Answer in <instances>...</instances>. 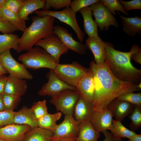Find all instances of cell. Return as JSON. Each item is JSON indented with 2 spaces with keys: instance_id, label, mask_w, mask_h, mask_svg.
Segmentation results:
<instances>
[{
  "instance_id": "cell-22",
  "label": "cell",
  "mask_w": 141,
  "mask_h": 141,
  "mask_svg": "<svg viewBox=\"0 0 141 141\" xmlns=\"http://www.w3.org/2000/svg\"><path fill=\"white\" fill-rule=\"evenodd\" d=\"M85 44L92 52L96 64H99L105 61L104 42L101 39H97L88 37L85 41Z\"/></svg>"
},
{
  "instance_id": "cell-16",
  "label": "cell",
  "mask_w": 141,
  "mask_h": 141,
  "mask_svg": "<svg viewBox=\"0 0 141 141\" xmlns=\"http://www.w3.org/2000/svg\"><path fill=\"white\" fill-rule=\"evenodd\" d=\"M134 108V105L116 98L110 103L106 108L111 111L115 120L121 121L132 113Z\"/></svg>"
},
{
  "instance_id": "cell-38",
  "label": "cell",
  "mask_w": 141,
  "mask_h": 141,
  "mask_svg": "<svg viewBox=\"0 0 141 141\" xmlns=\"http://www.w3.org/2000/svg\"><path fill=\"white\" fill-rule=\"evenodd\" d=\"M15 112L5 110L0 111V128L14 124L13 118Z\"/></svg>"
},
{
  "instance_id": "cell-50",
  "label": "cell",
  "mask_w": 141,
  "mask_h": 141,
  "mask_svg": "<svg viewBox=\"0 0 141 141\" xmlns=\"http://www.w3.org/2000/svg\"><path fill=\"white\" fill-rule=\"evenodd\" d=\"M137 86L138 88L141 90V83L140 82L138 84Z\"/></svg>"
},
{
  "instance_id": "cell-18",
  "label": "cell",
  "mask_w": 141,
  "mask_h": 141,
  "mask_svg": "<svg viewBox=\"0 0 141 141\" xmlns=\"http://www.w3.org/2000/svg\"><path fill=\"white\" fill-rule=\"evenodd\" d=\"M27 87L26 80L9 74L8 76L4 92L21 96L25 94Z\"/></svg>"
},
{
  "instance_id": "cell-27",
  "label": "cell",
  "mask_w": 141,
  "mask_h": 141,
  "mask_svg": "<svg viewBox=\"0 0 141 141\" xmlns=\"http://www.w3.org/2000/svg\"><path fill=\"white\" fill-rule=\"evenodd\" d=\"M0 15L2 18L10 23L17 30L23 32L27 28L25 21L21 19L16 14L5 6L0 8Z\"/></svg>"
},
{
  "instance_id": "cell-33",
  "label": "cell",
  "mask_w": 141,
  "mask_h": 141,
  "mask_svg": "<svg viewBox=\"0 0 141 141\" xmlns=\"http://www.w3.org/2000/svg\"><path fill=\"white\" fill-rule=\"evenodd\" d=\"M116 98L135 105L141 106V93L140 92L137 93L133 92H127L120 95Z\"/></svg>"
},
{
  "instance_id": "cell-20",
  "label": "cell",
  "mask_w": 141,
  "mask_h": 141,
  "mask_svg": "<svg viewBox=\"0 0 141 141\" xmlns=\"http://www.w3.org/2000/svg\"><path fill=\"white\" fill-rule=\"evenodd\" d=\"M79 11L83 19L84 30L89 37L100 39L98 34V26L92 17V12L89 7L83 8Z\"/></svg>"
},
{
  "instance_id": "cell-14",
  "label": "cell",
  "mask_w": 141,
  "mask_h": 141,
  "mask_svg": "<svg viewBox=\"0 0 141 141\" xmlns=\"http://www.w3.org/2000/svg\"><path fill=\"white\" fill-rule=\"evenodd\" d=\"M31 129L27 125H9L0 128V138L6 141H24L25 134Z\"/></svg>"
},
{
  "instance_id": "cell-41",
  "label": "cell",
  "mask_w": 141,
  "mask_h": 141,
  "mask_svg": "<svg viewBox=\"0 0 141 141\" xmlns=\"http://www.w3.org/2000/svg\"><path fill=\"white\" fill-rule=\"evenodd\" d=\"M17 30L8 21L5 19L0 20V32L4 34L11 33Z\"/></svg>"
},
{
  "instance_id": "cell-11",
  "label": "cell",
  "mask_w": 141,
  "mask_h": 141,
  "mask_svg": "<svg viewBox=\"0 0 141 141\" xmlns=\"http://www.w3.org/2000/svg\"><path fill=\"white\" fill-rule=\"evenodd\" d=\"M47 77L48 79V82L38 91L39 96L49 95L52 97L66 90H77L76 87L70 86L59 79L52 70L50 69Z\"/></svg>"
},
{
  "instance_id": "cell-6",
  "label": "cell",
  "mask_w": 141,
  "mask_h": 141,
  "mask_svg": "<svg viewBox=\"0 0 141 141\" xmlns=\"http://www.w3.org/2000/svg\"><path fill=\"white\" fill-rule=\"evenodd\" d=\"M37 16L43 17L50 16L60 21L69 25L75 32L81 43L83 41L85 33L80 28L77 22L76 13L70 7H66L60 11H53L44 10H37L33 13Z\"/></svg>"
},
{
  "instance_id": "cell-31",
  "label": "cell",
  "mask_w": 141,
  "mask_h": 141,
  "mask_svg": "<svg viewBox=\"0 0 141 141\" xmlns=\"http://www.w3.org/2000/svg\"><path fill=\"white\" fill-rule=\"evenodd\" d=\"M5 110L13 111L17 107L21 100V96L7 93L2 94Z\"/></svg>"
},
{
  "instance_id": "cell-40",
  "label": "cell",
  "mask_w": 141,
  "mask_h": 141,
  "mask_svg": "<svg viewBox=\"0 0 141 141\" xmlns=\"http://www.w3.org/2000/svg\"><path fill=\"white\" fill-rule=\"evenodd\" d=\"M25 0H7L4 6L11 11L17 14Z\"/></svg>"
},
{
  "instance_id": "cell-35",
  "label": "cell",
  "mask_w": 141,
  "mask_h": 141,
  "mask_svg": "<svg viewBox=\"0 0 141 141\" xmlns=\"http://www.w3.org/2000/svg\"><path fill=\"white\" fill-rule=\"evenodd\" d=\"M110 12L114 15H116V10L120 11L124 15H128L125 10L123 6L118 0H101Z\"/></svg>"
},
{
  "instance_id": "cell-15",
  "label": "cell",
  "mask_w": 141,
  "mask_h": 141,
  "mask_svg": "<svg viewBox=\"0 0 141 141\" xmlns=\"http://www.w3.org/2000/svg\"><path fill=\"white\" fill-rule=\"evenodd\" d=\"M113 117L111 111L106 108L101 111L94 110L90 121L96 130L102 132L110 130Z\"/></svg>"
},
{
  "instance_id": "cell-24",
  "label": "cell",
  "mask_w": 141,
  "mask_h": 141,
  "mask_svg": "<svg viewBox=\"0 0 141 141\" xmlns=\"http://www.w3.org/2000/svg\"><path fill=\"white\" fill-rule=\"evenodd\" d=\"M45 2V0H25L16 14L21 20H29L30 14L40 9H44Z\"/></svg>"
},
{
  "instance_id": "cell-3",
  "label": "cell",
  "mask_w": 141,
  "mask_h": 141,
  "mask_svg": "<svg viewBox=\"0 0 141 141\" xmlns=\"http://www.w3.org/2000/svg\"><path fill=\"white\" fill-rule=\"evenodd\" d=\"M32 19L31 24L19 38L16 51L17 53L31 50L38 41L53 35L55 18L50 16H33Z\"/></svg>"
},
{
  "instance_id": "cell-4",
  "label": "cell",
  "mask_w": 141,
  "mask_h": 141,
  "mask_svg": "<svg viewBox=\"0 0 141 141\" xmlns=\"http://www.w3.org/2000/svg\"><path fill=\"white\" fill-rule=\"evenodd\" d=\"M18 59L26 68L33 70L42 68L53 70L57 64L45 50L38 46L20 55Z\"/></svg>"
},
{
  "instance_id": "cell-9",
  "label": "cell",
  "mask_w": 141,
  "mask_h": 141,
  "mask_svg": "<svg viewBox=\"0 0 141 141\" xmlns=\"http://www.w3.org/2000/svg\"><path fill=\"white\" fill-rule=\"evenodd\" d=\"M0 63L10 75L24 79L31 80L33 78L25 66L14 58L10 50L0 54Z\"/></svg>"
},
{
  "instance_id": "cell-25",
  "label": "cell",
  "mask_w": 141,
  "mask_h": 141,
  "mask_svg": "<svg viewBox=\"0 0 141 141\" xmlns=\"http://www.w3.org/2000/svg\"><path fill=\"white\" fill-rule=\"evenodd\" d=\"M122 20L123 31L127 35L132 37L136 34H141V18L139 16L130 17H126L118 12Z\"/></svg>"
},
{
  "instance_id": "cell-28",
  "label": "cell",
  "mask_w": 141,
  "mask_h": 141,
  "mask_svg": "<svg viewBox=\"0 0 141 141\" xmlns=\"http://www.w3.org/2000/svg\"><path fill=\"white\" fill-rule=\"evenodd\" d=\"M19 38L17 35L12 33L0 34V54L11 49L16 51Z\"/></svg>"
},
{
  "instance_id": "cell-5",
  "label": "cell",
  "mask_w": 141,
  "mask_h": 141,
  "mask_svg": "<svg viewBox=\"0 0 141 141\" xmlns=\"http://www.w3.org/2000/svg\"><path fill=\"white\" fill-rule=\"evenodd\" d=\"M52 70L61 80L76 87L80 80L89 72V69L75 61L70 64H57Z\"/></svg>"
},
{
  "instance_id": "cell-43",
  "label": "cell",
  "mask_w": 141,
  "mask_h": 141,
  "mask_svg": "<svg viewBox=\"0 0 141 141\" xmlns=\"http://www.w3.org/2000/svg\"><path fill=\"white\" fill-rule=\"evenodd\" d=\"M131 59L134 60L136 62L141 64V48L135 51L131 55Z\"/></svg>"
},
{
  "instance_id": "cell-10",
  "label": "cell",
  "mask_w": 141,
  "mask_h": 141,
  "mask_svg": "<svg viewBox=\"0 0 141 141\" xmlns=\"http://www.w3.org/2000/svg\"><path fill=\"white\" fill-rule=\"evenodd\" d=\"M35 45L42 48L59 64L61 55L68 51L69 49L56 35L51 36L41 39Z\"/></svg>"
},
{
  "instance_id": "cell-13",
  "label": "cell",
  "mask_w": 141,
  "mask_h": 141,
  "mask_svg": "<svg viewBox=\"0 0 141 141\" xmlns=\"http://www.w3.org/2000/svg\"><path fill=\"white\" fill-rule=\"evenodd\" d=\"M53 35L57 36L69 49L82 55H85L88 48L85 44L75 40L66 29L56 25L53 28Z\"/></svg>"
},
{
  "instance_id": "cell-42",
  "label": "cell",
  "mask_w": 141,
  "mask_h": 141,
  "mask_svg": "<svg viewBox=\"0 0 141 141\" xmlns=\"http://www.w3.org/2000/svg\"><path fill=\"white\" fill-rule=\"evenodd\" d=\"M105 137V139L103 141H123L121 139H118L115 138L111 133L107 130L102 132Z\"/></svg>"
},
{
  "instance_id": "cell-17",
  "label": "cell",
  "mask_w": 141,
  "mask_h": 141,
  "mask_svg": "<svg viewBox=\"0 0 141 141\" xmlns=\"http://www.w3.org/2000/svg\"><path fill=\"white\" fill-rule=\"evenodd\" d=\"M80 95L88 102L92 103L94 96L93 75L89 70L79 81L76 87Z\"/></svg>"
},
{
  "instance_id": "cell-36",
  "label": "cell",
  "mask_w": 141,
  "mask_h": 141,
  "mask_svg": "<svg viewBox=\"0 0 141 141\" xmlns=\"http://www.w3.org/2000/svg\"><path fill=\"white\" fill-rule=\"evenodd\" d=\"M70 0H46L44 10H48L51 7L56 10L70 7Z\"/></svg>"
},
{
  "instance_id": "cell-34",
  "label": "cell",
  "mask_w": 141,
  "mask_h": 141,
  "mask_svg": "<svg viewBox=\"0 0 141 141\" xmlns=\"http://www.w3.org/2000/svg\"><path fill=\"white\" fill-rule=\"evenodd\" d=\"M31 108L38 120L48 114L46 101L44 100L34 102Z\"/></svg>"
},
{
  "instance_id": "cell-26",
  "label": "cell",
  "mask_w": 141,
  "mask_h": 141,
  "mask_svg": "<svg viewBox=\"0 0 141 141\" xmlns=\"http://www.w3.org/2000/svg\"><path fill=\"white\" fill-rule=\"evenodd\" d=\"M53 136L51 131L37 127L26 133L24 141H51Z\"/></svg>"
},
{
  "instance_id": "cell-45",
  "label": "cell",
  "mask_w": 141,
  "mask_h": 141,
  "mask_svg": "<svg viewBox=\"0 0 141 141\" xmlns=\"http://www.w3.org/2000/svg\"><path fill=\"white\" fill-rule=\"evenodd\" d=\"M51 141H76L75 139L66 137L51 138Z\"/></svg>"
},
{
  "instance_id": "cell-21",
  "label": "cell",
  "mask_w": 141,
  "mask_h": 141,
  "mask_svg": "<svg viewBox=\"0 0 141 141\" xmlns=\"http://www.w3.org/2000/svg\"><path fill=\"white\" fill-rule=\"evenodd\" d=\"M14 124L30 126L32 129L38 127L37 120L31 108L23 106L17 112H15L13 118Z\"/></svg>"
},
{
  "instance_id": "cell-49",
  "label": "cell",
  "mask_w": 141,
  "mask_h": 141,
  "mask_svg": "<svg viewBox=\"0 0 141 141\" xmlns=\"http://www.w3.org/2000/svg\"><path fill=\"white\" fill-rule=\"evenodd\" d=\"M7 0H0V8L4 7Z\"/></svg>"
},
{
  "instance_id": "cell-32",
  "label": "cell",
  "mask_w": 141,
  "mask_h": 141,
  "mask_svg": "<svg viewBox=\"0 0 141 141\" xmlns=\"http://www.w3.org/2000/svg\"><path fill=\"white\" fill-rule=\"evenodd\" d=\"M134 105V109L129 117L131 121L130 127L135 132L141 126V106Z\"/></svg>"
},
{
  "instance_id": "cell-12",
  "label": "cell",
  "mask_w": 141,
  "mask_h": 141,
  "mask_svg": "<svg viewBox=\"0 0 141 141\" xmlns=\"http://www.w3.org/2000/svg\"><path fill=\"white\" fill-rule=\"evenodd\" d=\"M79 125L73 115H65L63 121L58 125L53 132L51 138L66 137L76 139L78 135Z\"/></svg>"
},
{
  "instance_id": "cell-37",
  "label": "cell",
  "mask_w": 141,
  "mask_h": 141,
  "mask_svg": "<svg viewBox=\"0 0 141 141\" xmlns=\"http://www.w3.org/2000/svg\"><path fill=\"white\" fill-rule=\"evenodd\" d=\"M100 0H74L71 2L70 7L76 13L81 9L89 7L92 4L99 1Z\"/></svg>"
},
{
  "instance_id": "cell-30",
  "label": "cell",
  "mask_w": 141,
  "mask_h": 141,
  "mask_svg": "<svg viewBox=\"0 0 141 141\" xmlns=\"http://www.w3.org/2000/svg\"><path fill=\"white\" fill-rule=\"evenodd\" d=\"M121 121L113 119L112 126L110 130L115 138L120 139L122 138H127L135 135L137 134L125 127Z\"/></svg>"
},
{
  "instance_id": "cell-7",
  "label": "cell",
  "mask_w": 141,
  "mask_h": 141,
  "mask_svg": "<svg viewBox=\"0 0 141 141\" xmlns=\"http://www.w3.org/2000/svg\"><path fill=\"white\" fill-rule=\"evenodd\" d=\"M80 96L77 90H66L51 97L50 102L58 111L65 115H73L74 107Z\"/></svg>"
},
{
  "instance_id": "cell-47",
  "label": "cell",
  "mask_w": 141,
  "mask_h": 141,
  "mask_svg": "<svg viewBox=\"0 0 141 141\" xmlns=\"http://www.w3.org/2000/svg\"><path fill=\"white\" fill-rule=\"evenodd\" d=\"M7 73V71L0 63V75H4Z\"/></svg>"
},
{
  "instance_id": "cell-39",
  "label": "cell",
  "mask_w": 141,
  "mask_h": 141,
  "mask_svg": "<svg viewBox=\"0 0 141 141\" xmlns=\"http://www.w3.org/2000/svg\"><path fill=\"white\" fill-rule=\"evenodd\" d=\"M126 12L134 9H141V0H132L129 1L119 0Z\"/></svg>"
},
{
  "instance_id": "cell-46",
  "label": "cell",
  "mask_w": 141,
  "mask_h": 141,
  "mask_svg": "<svg viewBox=\"0 0 141 141\" xmlns=\"http://www.w3.org/2000/svg\"><path fill=\"white\" fill-rule=\"evenodd\" d=\"M128 139V141H141V134H136Z\"/></svg>"
},
{
  "instance_id": "cell-23",
  "label": "cell",
  "mask_w": 141,
  "mask_h": 141,
  "mask_svg": "<svg viewBox=\"0 0 141 141\" xmlns=\"http://www.w3.org/2000/svg\"><path fill=\"white\" fill-rule=\"evenodd\" d=\"M79 125L76 141H97L101 136L100 133L94 128L90 121H83Z\"/></svg>"
},
{
  "instance_id": "cell-19",
  "label": "cell",
  "mask_w": 141,
  "mask_h": 141,
  "mask_svg": "<svg viewBox=\"0 0 141 141\" xmlns=\"http://www.w3.org/2000/svg\"><path fill=\"white\" fill-rule=\"evenodd\" d=\"M93 111L92 103L80 96L74 107V118L79 124L84 121H90Z\"/></svg>"
},
{
  "instance_id": "cell-44",
  "label": "cell",
  "mask_w": 141,
  "mask_h": 141,
  "mask_svg": "<svg viewBox=\"0 0 141 141\" xmlns=\"http://www.w3.org/2000/svg\"><path fill=\"white\" fill-rule=\"evenodd\" d=\"M8 76L4 75H0V94L4 92V90Z\"/></svg>"
},
{
  "instance_id": "cell-2",
  "label": "cell",
  "mask_w": 141,
  "mask_h": 141,
  "mask_svg": "<svg viewBox=\"0 0 141 141\" xmlns=\"http://www.w3.org/2000/svg\"><path fill=\"white\" fill-rule=\"evenodd\" d=\"M105 61L113 74L119 79L138 84L140 82L141 70L135 67L131 62V54L140 48L133 44L130 51L123 52L114 49L109 42H104Z\"/></svg>"
},
{
  "instance_id": "cell-48",
  "label": "cell",
  "mask_w": 141,
  "mask_h": 141,
  "mask_svg": "<svg viewBox=\"0 0 141 141\" xmlns=\"http://www.w3.org/2000/svg\"><path fill=\"white\" fill-rule=\"evenodd\" d=\"M5 110L3 99L2 94H0V111Z\"/></svg>"
},
{
  "instance_id": "cell-29",
  "label": "cell",
  "mask_w": 141,
  "mask_h": 141,
  "mask_svg": "<svg viewBox=\"0 0 141 141\" xmlns=\"http://www.w3.org/2000/svg\"><path fill=\"white\" fill-rule=\"evenodd\" d=\"M61 115L60 112L53 114L48 113L37 120L38 127L53 132L58 125L56 122L60 118Z\"/></svg>"
},
{
  "instance_id": "cell-8",
  "label": "cell",
  "mask_w": 141,
  "mask_h": 141,
  "mask_svg": "<svg viewBox=\"0 0 141 141\" xmlns=\"http://www.w3.org/2000/svg\"><path fill=\"white\" fill-rule=\"evenodd\" d=\"M95 21L101 31H108L111 25L116 28L119 26L117 20L100 0L89 6Z\"/></svg>"
},
{
  "instance_id": "cell-51",
  "label": "cell",
  "mask_w": 141,
  "mask_h": 141,
  "mask_svg": "<svg viewBox=\"0 0 141 141\" xmlns=\"http://www.w3.org/2000/svg\"><path fill=\"white\" fill-rule=\"evenodd\" d=\"M0 141H6L0 138Z\"/></svg>"
},
{
  "instance_id": "cell-1",
  "label": "cell",
  "mask_w": 141,
  "mask_h": 141,
  "mask_svg": "<svg viewBox=\"0 0 141 141\" xmlns=\"http://www.w3.org/2000/svg\"><path fill=\"white\" fill-rule=\"evenodd\" d=\"M89 69L93 76L94 96L92 104L94 111L106 108L111 102L121 94L140 90L138 84L122 81L115 77L106 61L99 64L92 61Z\"/></svg>"
},
{
  "instance_id": "cell-52",
  "label": "cell",
  "mask_w": 141,
  "mask_h": 141,
  "mask_svg": "<svg viewBox=\"0 0 141 141\" xmlns=\"http://www.w3.org/2000/svg\"><path fill=\"white\" fill-rule=\"evenodd\" d=\"M2 19H4L2 18L0 15V20H2Z\"/></svg>"
}]
</instances>
